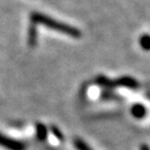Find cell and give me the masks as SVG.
Masks as SVG:
<instances>
[{
	"label": "cell",
	"instance_id": "obj_5",
	"mask_svg": "<svg viewBox=\"0 0 150 150\" xmlns=\"http://www.w3.org/2000/svg\"><path fill=\"white\" fill-rule=\"evenodd\" d=\"M131 114L134 118L137 119H142V118L145 117L146 115V108L142 104H134L132 108H131Z\"/></svg>",
	"mask_w": 150,
	"mask_h": 150
},
{
	"label": "cell",
	"instance_id": "obj_6",
	"mask_svg": "<svg viewBox=\"0 0 150 150\" xmlns=\"http://www.w3.org/2000/svg\"><path fill=\"white\" fill-rule=\"evenodd\" d=\"M37 137L40 141H44L47 138V128L44 124H37Z\"/></svg>",
	"mask_w": 150,
	"mask_h": 150
},
{
	"label": "cell",
	"instance_id": "obj_4",
	"mask_svg": "<svg viewBox=\"0 0 150 150\" xmlns=\"http://www.w3.org/2000/svg\"><path fill=\"white\" fill-rule=\"evenodd\" d=\"M37 27H35V24L31 23L29 26V29H28V45L30 47H35L37 45Z\"/></svg>",
	"mask_w": 150,
	"mask_h": 150
},
{
	"label": "cell",
	"instance_id": "obj_7",
	"mask_svg": "<svg viewBox=\"0 0 150 150\" xmlns=\"http://www.w3.org/2000/svg\"><path fill=\"white\" fill-rule=\"evenodd\" d=\"M140 46L146 51L150 50V35H144L140 38Z\"/></svg>",
	"mask_w": 150,
	"mask_h": 150
},
{
	"label": "cell",
	"instance_id": "obj_2",
	"mask_svg": "<svg viewBox=\"0 0 150 150\" xmlns=\"http://www.w3.org/2000/svg\"><path fill=\"white\" fill-rule=\"evenodd\" d=\"M0 146L9 150H25V145L20 141L14 140L0 134Z\"/></svg>",
	"mask_w": 150,
	"mask_h": 150
},
{
	"label": "cell",
	"instance_id": "obj_3",
	"mask_svg": "<svg viewBox=\"0 0 150 150\" xmlns=\"http://www.w3.org/2000/svg\"><path fill=\"white\" fill-rule=\"evenodd\" d=\"M112 87H117V86H122V87L131 88V89H137L139 87V83L137 80H134L131 77H121L116 81H112Z\"/></svg>",
	"mask_w": 150,
	"mask_h": 150
},
{
	"label": "cell",
	"instance_id": "obj_9",
	"mask_svg": "<svg viewBox=\"0 0 150 150\" xmlns=\"http://www.w3.org/2000/svg\"><path fill=\"white\" fill-rule=\"evenodd\" d=\"M51 130H52V132H53L54 136H55L56 138H59V140H63V134H62V132H61V130H59V129H57L55 126H52Z\"/></svg>",
	"mask_w": 150,
	"mask_h": 150
},
{
	"label": "cell",
	"instance_id": "obj_1",
	"mask_svg": "<svg viewBox=\"0 0 150 150\" xmlns=\"http://www.w3.org/2000/svg\"><path fill=\"white\" fill-rule=\"evenodd\" d=\"M30 21L33 24H42V25L46 26V27L50 28V29L61 31L64 35H67L69 37L76 38V39L81 37V33H80L79 29L72 27V26L68 25V24L56 21L54 19H51L49 17H47L46 15L40 14V13H33L30 15Z\"/></svg>",
	"mask_w": 150,
	"mask_h": 150
},
{
	"label": "cell",
	"instance_id": "obj_8",
	"mask_svg": "<svg viewBox=\"0 0 150 150\" xmlns=\"http://www.w3.org/2000/svg\"><path fill=\"white\" fill-rule=\"evenodd\" d=\"M74 146L77 148L78 150H92L87 144L84 143L83 141L79 140V139H75L74 140Z\"/></svg>",
	"mask_w": 150,
	"mask_h": 150
}]
</instances>
